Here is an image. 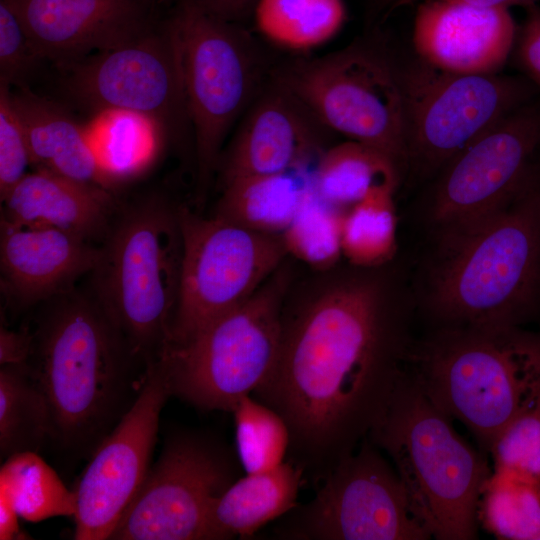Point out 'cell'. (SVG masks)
<instances>
[{"label":"cell","mask_w":540,"mask_h":540,"mask_svg":"<svg viewBox=\"0 0 540 540\" xmlns=\"http://www.w3.org/2000/svg\"><path fill=\"white\" fill-rule=\"evenodd\" d=\"M179 206L157 192L121 203L88 274V292L145 366L170 339L183 254Z\"/></svg>","instance_id":"5b68a950"},{"label":"cell","mask_w":540,"mask_h":540,"mask_svg":"<svg viewBox=\"0 0 540 540\" xmlns=\"http://www.w3.org/2000/svg\"><path fill=\"white\" fill-rule=\"evenodd\" d=\"M425 0H412V2H420ZM446 1H459L464 2L468 4H473L477 6H483V7H492V8H505L509 9V7L514 5H525L526 7L532 4H535L537 0H446Z\"/></svg>","instance_id":"ab89813d"},{"label":"cell","mask_w":540,"mask_h":540,"mask_svg":"<svg viewBox=\"0 0 540 540\" xmlns=\"http://www.w3.org/2000/svg\"><path fill=\"white\" fill-rule=\"evenodd\" d=\"M311 178L324 200L347 211L375 190H396L403 175L386 154L348 140L328 147L320 155Z\"/></svg>","instance_id":"cb8c5ba5"},{"label":"cell","mask_w":540,"mask_h":540,"mask_svg":"<svg viewBox=\"0 0 540 540\" xmlns=\"http://www.w3.org/2000/svg\"><path fill=\"white\" fill-rule=\"evenodd\" d=\"M409 369L368 438L390 459L411 510L430 538L477 535L479 498L491 473Z\"/></svg>","instance_id":"8992f818"},{"label":"cell","mask_w":540,"mask_h":540,"mask_svg":"<svg viewBox=\"0 0 540 540\" xmlns=\"http://www.w3.org/2000/svg\"><path fill=\"white\" fill-rule=\"evenodd\" d=\"M218 169L222 182L290 172L322 154L332 133L273 76L238 123Z\"/></svg>","instance_id":"ac0fdd59"},{"label":"cell","mask_w":540,"mask_h":540,"mask_svg":"<svg viewBox=\"0 0 540 540\" xmlns=\"http://www.w3.org/2000/svg\"><path fill=\"white\" fill-rule=\"evenodd\" d=\"M19 515L12 507L10 502L3 496H0V539H22L23 534L18 524Z\"/></svg>","instance_id":"f35d334b"},{"label":"cell","mask_w":540,"mask_h":540,"mask_svg":"<svg viewBox=\"0 0 540 540\" xmlns=\"http://www.w3.org/2000/svg\"><path fill=\"white\" fill-rule=\"evenodd\" d=\"M31 347L32 335L28 327L14 331L1 326L0 365L25 364Z\"/></svg>","instance_id":"8d00e7d4"},{"label":"cell","mask_w":540,"mask_h":540,"mask_svg":"<svg viewBox=\"0 0 540 540\" xmlns=\"http://www.w3.org/2000/svg\"><path fill=\"white\" fill-rule=\"evenodd\" d=\"M516 60L530 82L540 88V7L527 6L516 46Z\"/></svg>","instance_id":"d590c367"},{"label":"cell","mask_w":540,"mask_h":540,"mask_svg":"<svg viewBox=\"0 0 540 540\" xmlns=\"http://www.w3.org/2000/svg\"><path fill=\"white\" fill-rule=\"evenodd\" d=\"M345 212L324 200L310 178L296 214L282 233L287 253L317 269L332 267L342 255Z\"/></svg>","instance_id":"4dcf8cb0"},{"label":"cell","mask_w":540,"mask_h":540,"mask_svg":"<svg viewBox=\"0 0 540 540\" xmlns=\"http://www.w3.org/2000/svg\"><path fill=\"white\" fill-rule=\"evenodd\" d=\"M58 68L68 94L93 111L136 115L163 139L190 125L178 43L168 16L132 41Z\"/></svg>","instance_id":"5bb4252c"},{"label":"cell","mask_w":540,"mask_h":540,"mask_svg":"<svg viewBox=\"0 0 540 540\" xmlns=\"http://www.w3.org/2000/svg\"><path fill=\"white\" fill-rule=\"evenodd\" d=\"M410 281L432 328L521 326L540 307V171L508 204L429 232Z\"/></svg>","instance_id":"7a4b0ae2"},{"label":"cell","mask_w":540,"mask_h":540,"mask_svg":"<svg viewBox=\"0 0 540 540\" xmlns=\"http://www.w3.org/2000/svg\"><path fill=\"white\" fill-rule=\"evenodd\" d=\"M172 395L167 373L147 365L136 398L96 447L75 495V538L109 539L150 469L161 411Z\"/></svg>","instance_id":"2e32d148"},{"label":"cell","mask_w":540,"mask_h":540,"mask_svg":"<svg viewBox=\"0 0 540 540\" xmlns=\"http://www.w3.org/2000/svg\"><path fill=\"white\" fill-rule=\"evenodd\" d=\"M303 474L302 467L289 461L236 479L210 505L206 540L250 537L291 511L297 505Z\"/></svg>","instance_id":"603a6c76"},{"label":"cell","mask_w":540,"mask_h":540,"mask_svg":"<svg viewBox=\"0 0 540 540\" xmlns=\"http://www.w3.org/2000/svg\"><path fill=\"white\" fill-rule=\"evenodd\" d=\"M176 35L184 95L193 131L196 199L203 201L228 133L265 82L261 51L239 24L178 0L168 15Z\"/></svg>","instance_id":"52a82bcc"},{"label":"cell","mask_w":540,"mask_h":540,"mask_svg":"<svg viewBox=\"0 0 540 540\" xmlns=\"http://www.w3.org/2000/svg\"><path fill=\"white\" fill-rule=\"evenodd\" d=\"M409 371L431 401L485 451L540 397V331L521 326L432 328Z\"/></svg>","instance_id":"277c9868"},{"label":"cell","mask_w":540,"mask_h":540,"mask_svg":"<svg viewBox=\"0 0 540 540\" xmlns=\"http://www.w3.org/2000/svg\"><path fill=\"white\" fill-rule=\"evenodd\" d=\"M417 3L412 43L422 61L461 74L498 73L505 64L516 39L509 9L446 0Z\"/></svg>","instance_id":"d6986e66"},{"label":"cell","mask_w":540,"mask_h":540,"mask_svg":"<svg viewBox=\"0 0 540 540\" xmlns=\"http://www.w3.org/2000/svg\"><path fill=\"white\" fill-rule=\"evenodd\" d=\"M0 496L19 517L38 522L55 516H74L75 495L36 452L14 454L0 470Z\"/></svg>","instance_id":"83f0119b"},{"label":"cell","mask_w":540,"mask_h":540,"mask_svg":"<svg viewBox=\"0 0 540 540\" xmlns=\"http://www.w3.org/2000/svg\"><path fill=\"white\" fill-rule=\"evenodd\" d=\"M540 100L517 108L479 136L427 183L419 207L426 232L488 215L538 174Z\"/></svg>","instance_id":"4fadbf2b"},{"label":"cell","mask_w":540,"mask_h":540,"mask_svg":"<svg viewBox=\"0 0 540 540\" xmlns=\"http://www.w3.org/2000/svg\"><path fill=\"white\" fill-rule=\"evenodd\" d=\"M183 254L168 344L250 298L287 251L281 238L179 206ZM167 344V345H168Z\"/></svg>","instance_id":"7c38bea8"},{"label":"cell","mask_w":540,"mask_h":540,"mask_svg":"<svg viewBox=\"0 0 540 540\" xmlns=\"http://www.w3.org/2000/svg\"><path fill=\"white\" fill-rule=\"evenodd\" d=\"M49 404L25 364L0 368V453L36 452L52 438Z\"/></svg>","instance_id":"484cf974"},{"label":"cell","mask_w":540,"mask_h":540,"mask_svg":"<svg viewBox=\"0 0 540 540\" xmlns=\"http://www.w3.org/2000/svg\"><path fill=\"white\" fill-rule=\"evenodd\" d=\"M219 19L239 24L253 13L257 0H185Z\"/></svg>","instance_id":"74e56055"},{"label":"cell","mask_w":540,"mask_h":540,"mask_svg":"<svg viewBox=\"0 0 540 540\" xmlns=\"http://www.w3.org/2000/svg\"><path fill=\"white\" fill-rule=\"evenodd\" d=\"M161 0H9L39 58L57 66L116 48L160 23Z\"/></svg>","instance_id":"e0dca14e"},{"label":"cell","mask_w":540,"mask_h":540,"mask_svg":"<svg viewBox=\"0 0 540 540\" xmlns=\"http://www.w3.org/2000/svg\"><path fill=\"white\" fill-rule=\"evenodd\" d=\"M273 77L332 132L371 146L405 174V112L399 63L381 45L359 40L315 58L295 59Z\"/></svg>","instance_id":"9c48e42d"},{"label":"cell","mask_w":540,"mask_h":540,"mask_svg":"<svg viewBox=\"0 0 540 540\" xmlns=\"http://www.w3.org/2000/svg\"><path fill=\"white\" fill-rule=\"evenodd\" d=\"M283 290L277 280L262 285L184 341L168 344L158 360L172 395L203 410L232 412L263 385L280 351Z\"/></svg>","instance_id":"ba28073f"},{"label":"cell","mask_w":540,"mask_h":540,"mask_svg":"<svg viewBox=\"0 0 540 540\" xmlns=\"http://www.w3.org/2000/svg\"><path fill=\"white\" fill-rule=\"evenodd\" d=\"M309 180H298L291 172L231 180L223 184L215 216L259 233H283Z\"/></svg>","instance_id":"d4e9b609"},{"label":"cell","mask_w":540,"mask_h":540,"mask_svg":"<svg viewBox=\"0 0 540 540\" xmlns=\"http://www.w3.org/2000/svg\"><path fill=\"white\" fill-rule=\"evenodd\" d=\"M238 459L246 474L272 470L284 462L290 447V430L273 408L249 395L234 410Z\"/></svg>","instance_id":"1f68e13d"},{"label":"cell","mask_w":540,"mask_h":540,"mask_svg":"<svg viewBox=\"0 0 540 540\" xmlns=\"http://www.w3.org/2000/svg\"><path fill=\"white\" fill-rule=\"evenodd\" d=\"M10 94L26 132L35 170L111 190L113 181L88 134L64 108L26 86L12 88Z\"/></svg>","instance_id":"7402d4cb"},{"label":"cell","mask_w":540,"mask_h":540,"mask_svg":"<svg viewBox=\"0 0 540 540\" xmlns=\"http://www.w3.org/2000/svg\"><path fill=\"white\" fill-rule=\"evenodd\" d=\"M99 246L65 231L0 223V288L13 311L35 308L88 275Z\"/></svg>","instance_id":"ffe728a7"},{"label":"cell","mask_w":540,"mask_h":540,"mask_svg":"<svg viewBox=\"0 0 540 540\" xmlns=\"http://www.w3.org/2000/svg\"><path fill=\"white\" fill-rule=\"evenodd\" d=\"M40 61L13 6L0 0V85L25 86Z\"/></svg>","instance_id":"836d02e7"},{"label":"cell","mask_w":540,"mask_h":540,"mask_svg":"<svg viewBox=\"0 0 540 540\" xmlns=\"http://www.w3.org/2000/svg\"><path fill=\"white\" fill-rule=\"evenodd\" d=\"M394 191L375 190L345 212L341 250L351 265L378 267L391 262L396 251Z\"/></svg>","instance_id":"f546056e"},{"label":"cell","mask_w":540,"mask_h":540,"mask_svg":"<svg viewBox=\"0 0 540 540\" xmlns=\"http://www.w3.org/2000/svg\"><path fill=\"white\" fill-rule=\"evenodd\" d=\"M273 528L278 539L425 540L396 469L367 437L324 477L315 496Z\"/></svg>","instance_id":"8fae6325"},{"label":"cell","mask_w":540,"mask_h":540,"mask_svg":"<svg viewBox=\"0 0 540 540\" xmlns=\"http://www.w3.org/2000/svg\"><path fill=\"white\" fill-rule=\"evenodd\" d=\"M236 479V461L227 447L196 432L176 433L109 539L206 540L210 505Z\"/></svg>","instance_id":"9a60e30c"},{"label":"cell","mask_w":540,"mask_h":540,"mask_svg":"<svg viewBox=\"0 0 540 540\" xmlns=\"http://www.w3.org/2000/svg\"><path fill=\"white\" fill-rule=\"evenodd\" d=\"M252 15L263 36L290 50L327 42L347 19L343 0H257Z\"/></svg>","instance_id":"4316f807"},{"label":"cell","mask_w":540,"mask_h":540,"mask_svg":"<svg viewBox=\"0 0 540 540\" xmlns=\"http://www.w3.org/2000/svg\"><path fill=\"white\" fill-rule=\"evenodd\" d=\"M412 0H375L376 9L378 12L390 11L402 4L411 3Z\"/></svg>","instance_id":"60d3db41"},{"label":"cell","mask_w":540,"mask_h":540,"mask_svg":"<svg viewBox=\"0 0 540 540\" xmlns=\"http://www.w3.org/2000/svg\"><path fill=\"white\" fill-rule=\"evenodd\" d=\"M405 112V174L427 184L456 154L535 99V86L498 73L461 74L417 56L399 63Z\"/></svg>","instance_id":"30bf717a"},{"label":"cell","mask_w":540,"mask_h":540,"mask_svg":"<svg viewBox=\"0 0 540 540\" xmlns=\"http://www.w3.org/2000/svg\"><path fill=\"white\" fill-rule=\"evenodd\" d=\"M37 308L26 366L49 404L52 439L98 446L136 398L137 368L147 366L88 291L74 287Z\"/></svg>","instance_id":"3957f363"},{"label":"cell","mask_w":540,"mask_h":540,"mask_svg":"<svg viewBox=\"0 0 540 540\" xmlns=\"http://www.w3.org/2000/svg\"><path fill=\"white\" fill-rule=\"evenodd\" d=\"M358 267L289 315L274 370L255 394L290 430L292 462L321 479L368 437L409 369L410 281Z\"/></svg>","instance_id":"6da1fadb"},{"label":"cell","mask_w":540,"mask_h":540,"mask_svg":"<svg viewBox=\"0 0 540 540\" xmlns=\"http://www.w3.org/2000/svg\"><path fill=\"white\" fill-rule=\"evenodd\" d=\"M11 88L0 85V198L27 174L31 165L25 129L11 101Z\"/></svg>","instance_id":"e575fe53"},{"label":"cell","mask_w":540,"mask_h":540,"mask_svg":"<svg viewBox=\"0 0 540 540\" xmlns=\"http://www.w3.org/2000/svg\"><path fill=\"white\" fill-rule=\"evenodd\" d=\"M482 516L498 538L540 540V482L496 469L483 492Z\"/></svg>","instance_id":"f1b7e54d"},{"label":"cell","mask_w":540,"mask_h":540,"mask_svg":"<svg viewBox=\"0 0 540 540\" xmlns=\"http://www.w3.org/2000/svg\"><path fill=\"white\" fill-rule=\"evenodd\" d=\"M489 452L496 469L540 482V397L499 433Z\"/></svg>","instance_id":"d6a6232c"},{"label":"cell","mask_w":540,"mask_h":540,"mask_svg":"<svg viewBox=\"0 0 540 540\" xmlns=\"http://www.w3.org/2000/svg\"><path fill=\"white\" fill-rule=\"evenodd\" d=\"M1 221L56 228L94 243L121 202L112 190L42 170L27 173L1 200Z\"/></svg>","instance_id":"44dd1931"}]
</instances>
